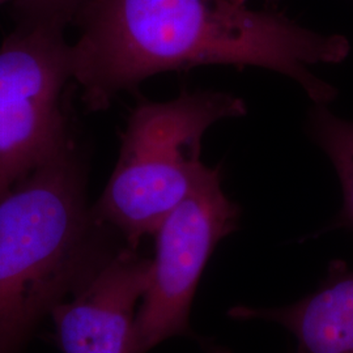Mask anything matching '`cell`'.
<instances>
[{
  "label": "cell",
  "instance_id": "cell-7",
  "mask_svg": "<svg viewBox=\"0 0 353 353\" xmlns=\"http://www.w3.org/2000/svg\"><path fill=\"white\" fill-rule=\"evenodd\" d=\"M234 319H263L287 328L303 353H353V268L343 261L328 265L313 293L284 307L234 306Z\"/></svg>",
  "mask_w": 353,
  "mask_h": 353
},
{
  "label": "cell",
  "instance_id": "cell-6",
  "mask_svg": "<svg viewBox=\"0 0 353 353\" xmlns=\"http://www.w3.org/2000/svg\"><path fill=\"white\" fill-rule=\"evenodd\" d=\"M151 259L123 246L51 316L63 353H128Z\"/></svg>",
  "mask_w": 353,
  "mask_h": 353
},
{
  "label": "cell",
  "instance_id": "cell-10",
  "mask_svg": "<svg viewBox=\"0 0 353 353\" xmlns=\"http://www.w3.org/2000/svg\"><path fill=\"white\" fill-rule=\"evenodd\" d=\"M234 1H237V3H241V4H246V1H248V0H234Z\"/></svg>",
  "mask_w": 353,
  "mask_h": 353
},
{
  "label": "cell",
  "instance_id": "cell-3",
  "mask_svg": "<svg viewBox=\"0 0 353 353\" xmlns=\"http://www.w3.org/2000/svg\"><path fill=\"white\" fill-rule=\"evenodd\" d=\"M246 113L245 101L227 92L183 89L172 101L141 102L127 121L94 216L138 249L214 172L202 161L205 131Z\"/></svg>",
  "mask_w": 353,
  "mask_h": 353
},
{
  "label": "cell",
  "instance_id": "cell-13",
  "mask_svg": "<svg viewBox=\"0 0 353 353\" xmlns=\"http://www.w3.org/2000/svg\"><path fill=\"white\" fill-rule=\"evenodd\" d=\"M6 1H8V0H0V4H3V3H6Z\"/></svg>",
  "mask_w": 353,
  "mask_h": 353
},
{
  "label": "cell",
  "instance_id": "cell-11",
  "mask_svg": "<svg viewBox=\"0 0 353 353\" xmlns=\"http://www.w3.org/2000/svg\"><path fill=\"white\" fill-rule=\"evenodd\" d=\"M294 353H303V350H300V348H299V347H297V351H296V352Z\"/></svg>",
  "mask_w": 353,
  "mask_h": 353
},
{
  "label": "cell",
  "instance_id": "cell-4",
  "mask_svg": "<svg viewBox=\"0 0 353 353\" xmlns=\"http://www.w3.org/2000/svg\"><path fill=\"white\" fill-rule=\"evenodd\" d=\"M64 30L17 23L0 46V198L71 138L61 101L72 79Z\"/></svg>",
  "mask_w": 353,
  "mask_h": 353
},
{
  "label": "cell",
  "instance_id": "cell-9",
  "mask_svg": "<svg viewBox=\"0 0 353 353\" xmlns=\"http://www.w3.org/2000/svg\"><path fill=\"white\" fill-rule=\"evenodd\" d=\"M88 0H17V23L55 24L67 28Z\"/></svg>",
  "mask_w": 353,
  "mask_h": 353
},
{
  "label": "cell",
  "instance_id": "cell-8",
  "mask_svg": "<svg viewBox=\"0 0 353 353\" xmlns=\"http://www.w3.org/2000/svg\"><path fill=\"white\" fill-rule=\"evenodd\" d=\"M306 128L341 179L343 208L335 227L353 230V122L331 113L326 105L316 103L307 114Z\"/></svg>",
  "mask_w": 353,
  "mask_h": 353
},
{
  "label": "cell",
  "instance_id": "cell-5",
  "mask_svg": "<svg viewBox=\"0 0 353 353\" xmlns=\"http://www.w3.org/2000/svg\"><path fill=\"white\" fill-rule=\"evenodd\" d=\"M240 208L221 188V168L169 214L154 236L148 287L137 313L128 353H148L173 336L191 335L190 312L204 267L233 233Z\"/></svg>",
  "mask_w": 353,
  "mask_h": 353
},
{
  "label": "cell",
  "instance_id": "cell-1",
  "mask_svg": "<svg viewBox=\"0 0 353 353\" xmlns=\"http://www.w3.org/2000/svg\"><path fill=\"white\" fill-rule=\"evenodd\" d=\"M74 24L72 80L89 112L109 109L119 93L152 76L210 64L290 76L312 101L327 105L336 89L309 68L341 63L351 51L344 36L234 0H88Z\"/></svg>",
  "mask_w": 353,
  "mask_h": 353
},
{
  "label": "cell",
  "instance_id": "cell-12",
  "mask_svg": "<svg viewBox=\"0 0 353 353\" xmlns=\"http://www.w3.org/2000/svg\"><path fill=\"white\" fill-rule=\"evenodd\" d=\"M265 1H268V3H275V1H278V0H265Z\"/></svg>",
  "mask_w": 353,
  "mask_h": 353
},
{
  "label": "cell",
  "instance_id": "cell-2",
  "mask_svg": "<svg viewBox=\"0 0 353 353\" xmlns=\"http://www.w3.org/2000/svg\"><path fill=\"white\" fill-rule=\"evenodd\" d=\"M87 201L72 138L0 198V353H16L42 316L126 246Z\"/></svg>",
  "mask_w": 353,
  "mask_h": 353
}]
</instances>
